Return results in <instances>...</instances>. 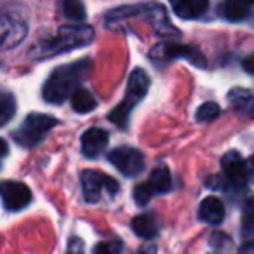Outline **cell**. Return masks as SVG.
Instances as JSON below:
<instances>
[{"instance_id":"cell-3","label":"cell","mask_w":254,"mask_h":254,"mask_svg":"<svg viewBox=\"0 0 254 254\" xmlns=\"http://www.w3.org/2000/svg\"><path fill=\"white\" fill-rule=\"evenodd\" d=\"M141 14L150 25L155 28V32L162 37H180V32L173 26V23L167 18L166 9L160 4H146V5H132V7H120L112 11L106 16V23L112 25V23L124 21L127 18H134V16Z\"/></svg>"},{"instance_id":"cell-19","label":"cell","mask_w":254,"mask_h":254,"mask_svg":"<svg viewBox=\"0 0 254 254\" xmlns=\"http://www.w3.org/2000/svg\"><path fill=\"white\" fill-rule=\"evenodd\" d=\"M96 99L92 98V94L85 89H78L73 96H71V106L77 113H89L96 108Z\"/></svg>"},{"instance_id":"cell-11","label":"cell","mask_w":254,"mask_h":254,"mask_svg":"<svg viewBox=\"0 0 254 254\" xmlns=\"http://www.w3.org/2000/svg\"><path fill=\"white\" fill-rule=\"evenodd\" d=\"M82 153L87 159H96L99 157L108 146V132L101 127H91L82 134L80 139Z\"/></svg>"},{"instance_id":"cell-13","label":"cell","mask_w":254,"mask_h":254,"mask_svg":"<svg viewBox=\"0 0 254 254\" xmlns=\"http://www.w3.org/2000/svg\"><path fill=\"white\" fill-rule=\"evenodd\" d=\"M198 218L204 223H209V225H219L225 218V205L214 195L205 197L200 202V207H198Z\"/></svg>"},{"instance_id":"cell-21","label":"cell","mask_w":254,"mask_h":254,"mask_svg":"<svg viewBox=\"0 0 254 254\" xmlns=\"http://www.w3.org/2000/svg\"><path fill=\"white\" fill-rule=\"evenodd\" d=\"M14 112H16V101L12 98V94L2 92V96H0V126H5L14 117Z\"/></svg>"},{"instance_id":"cell-9","label":"cell","mask_w":254,"mask_h":254,"mask_svg":"<svg viewBox=\"0 0 254 254\" xmlns=\"http://www.w3.org/2000/svg\"><path fill=\"white\" fill-rule=\"evenodd\" d=\"M221 167L225 180L228 181L232 187L242 188L246 185V181L249 180L247 174V160H244L240 157V153L237 152H228L221 159Z\"/></svg>"},{"instance_id":"cell-32","label":"cell","mask_w":254,"mask_h":254,"mask_svg":"<svg viewBox=\"0 0 254 254\" xmlns=\"http://www.w3.org/2000/svg\"><path fill=\"white\" fill-rule=\"evenodd\" d=\"M247 2H249V4H254V0H247Z\"/></svg>"},{"instance_id":"cell-30","label":"cell","mask_w":254,"mask_h":254,"mask_svg":"<svg viewBox=\"0 0 254 254\" xmlns=\"http://www.w3.org/2000/svg\"><path fill=\"white\" fill-rule=\"evenodd\" d=\"M247 174H249V180L254 181V155L247 160Z\"/></svg>"},{"instance_id":"cell-12","label":"cell","mask_w":254,"mask_h":254,"mask_svg":"<svg viewBox=\"0 0 254 254\" xmlns=\"http://www.w3.org/2000/svg\"><path fill=\"white\" fill-rule=\"evenodd\" d=\"M26 32H28V28L21 19L5 14L2 18V47L11 49V47L18 46L26 37Z\"/></svg>"},{"instance_id":"cell-4","label":"cell","mask_w":254,"mask_h":254,"mask_svg":"<svg viewBox=\"0 0 254 254\" xmlns=\"http://www.w3.org/2000/svg\"><path fill=\"white\" fill-rule=\"evenodd\" d=\"M148 87H150L148 75H146L141 68H136L131 73V77H129V82H127L126 98H124V101L110 113V120L115 122L119 127H126L127 117H129L131 110L134 108L136 103H139L145 98V94L148 92Z\"/></svg>"},{"instance_id":"cell-25","label":"cell","mask_w":254,"mask_h":254,"mask_svg":"<svg viewBox=\"0 0 254 254\" xmlns=\"http://www.w3.org/2000/svg\"><path fill=\"white\" fill-rule=\"evenodd\" d=\"M120 251H122L120 240H106V242H99L92 254H120Z\"/></svg>"},{"instance_id":"cell-16","label":"cell","mask_w":254,"mask_h":254,"mask_svg":"<svg viewBox=\"0 0 254 254\" xmlns=\"http://www.w3.org/2000/svg\"><path fill=\"white\" fill-rule=\"evenodd\" d=\"M251 4L247 0H223L219 5V12L226 21H242L249 16Z\"/></svg>"},{"instance_id":"cell-15","label":"cell","mask_w":254,"mask_h":254,"mask_svg":"<svg viewBox=\"0 0 254 254\" xmlns=\"http://www.w3.org/2000/svg\"><path fill=\"white\" fill-rule=\"evenodd\" d=\"M171 7L180 18L195 19L200 18L209 5V0H169Z\"/></svg>"},{"instance_id":"cell-2","label":"cell","mask_w":254,"mask_h":254,"mask_svg":"<svg viewBox=\"0 0 254 254\" xmlns=\"http://www.w3.org/2000/svg\"><path fill=\"white\" fill-rule=\"evenodd\" d=\"M92 37H94V30L91 26H61L54 37L40 40L33 47L32 56L35 60H46V58L56 56L66 51L78 49V47L91 44Z\"/></svg>"},{"instance_id":"cell-7","label":"cell","mask_w":254,"mask_h":254,"mask_svg":"<svg viewBox=\"0 0 254 254\" xmlns=\"http://www.w3.org/2000/svg\"><path fill=\"white\" fill-rule=\"evenodd\" d=\"M108 160L129 178H134L145 169V155L139 150L131 146H119L113 152H110Z\"/></svg>"},{"instance_id":"cell-17","label":"cell","mask_w":254,"mask_h":254,"mask_svg":"<svg viewBox=\"0 0 254 254\" xmlns=\"http://www.w3.org/2000/svg\"><path fill=\"white\" fill-rule=\"evenodd\" d=\"M131 228L141 239H153L159 233V223L152 214H139L131 221Z\"/></svg>"},{"instance_id":"cell-27","label":"cell","mask_w":254,"mask_h":254,"mask_svg":"<svg viewBox=\"0 0 254 254\" xmlns=\"http://www.w3.org/2000/svg\"><path fill=\"white\" fill-rule=\"evenodd\" d=\"M211 244L214 247H223L225 244H230V239L226 235H223V233H212L211 235Z\"/></svg>"},{"instance_id":"cell-18","label":"cell","mask_w":254,"mask_h":254,"mask_svg":"<svg viewBox=\"0 0 254 254\" xmlns=\"http://www.w3.org/2000/svg\"><path fill=\"white\" fill-rule=\"evenodd\" d=\"M150 187L153 188L155 193H166V191L171 190L173 187V180H171V173L167 167H157L152 174H150V180H148Z\"/></svg>"},{"instance_id":"cell-5","label":"cell","mask_w":254,"mask_h":254,"mask_svg":"<svg viewBox=\"0 0 254 254\" xmlns=\"http://www.w3.org/2000/svg\"><path fill=\"white\" fill-rule=\"evenodd\" d=\"M58 120L54 117L42 115V113H30L25 119V122L21 124L18 131L14 132V139L25 148H32V146L39 145L47 132L58 126Z\"/></svg>"},{"instance_id":"cell-10","label":"cell","mask_w":254,"mask_h":254,"mask_svg":"<svg viewBox=\"0 0 254 254\" xmlns=\"http://www.w3.org/2000/svg\"><path fill=\"white\" fill-rule=\"evenodd\" d=\"M2 200L9 211H21L32 200V191L25 183L19 181H4L2 183Z\"/></svg>"},{"instance_id":"cell-24","label":"cell","mask_w":254,"mask_h":254,"mask_svg":"<svg viewBox=\"0 0 254 254\" xmlns=\"http://www.w3.org/2000/svg\"><path fill=\"white\" fill-rule=\"evenodd\" d=\"M153 188L150 187V183L146 181V183H141L138 185V187L134 188V200L138 205H146L150 202V198L153 197Z\"/></svg>"},{"instance_id":"cell-28","label":"cell","mask_w":254,"mask_h":254,"mask_svg":"<svg viewBox=\"0 0 254 254\" xmlns=\"http://www.w3.org/2000/svg\"><path fill=\"white\" fill-rule=\"evenodd\" d=\"M242 66L246 71H249V73H254V54H251V56H247L246 60L242 61Z\"/></svg>"},{"instance_id":"cell-20","label":"cell","mask_w":254,"mask_h":254,"mask_svg":"<svg viewBox=\"0 0 254 254\" xmlns=\"http://www.w3.org/2000/svg\"><path fill=\"white\" fill-rule=\"evenodd\" d=\"M61 7H63V14L71 21H82L85 18V7L80 0H63Z\"/></svg>"},{"instance_id":"cell-6","label":"cell","mask_w":254,"mask_h":254,"mask_svg":"<svg viewBox=\"0 0 254 254\" xmlns=\"http://www.w3.org/2000/svg\"><path fill=\"white\" fill-rule=\"evenodd\" d=\"M82 190H84V198L91 204L99 200L101 191L106 190L110 195H115L119 191V183L113 178L99 173V171H84L82 173Z\"/></svg>"},{"instance_id":"cell-26","label":"cell","mask_w":254,"mask_h":254,"mask_svg":"<svg viewBox=\"0 0 254 254\" xmlns=\"http://www.w3.org/2000/svg\"><path fill=\"white\" fill-rule=\"evenodd\" d=\"M68 254H84V242L78 237H73L68 244Z\"/></svg>"},{"instance_id":"cell-1","label":"cell","mask_w":254,"mask_h":254,"mask_svg":"<svg viewBox=\"0 0 254 254\" xmlns=\"http://www.w3.org/2000/svg\"><path fill=\"white\" fill-rule=\"evenodd\" d=\"M92 68L91 60H80L71 64L56 68L47 78L42 96L47 103H63L78 91V85L89 75Z\"/></svg>"},{"instance_id":"cell-31","label":"cell","mask_w":254,"mask_h":254,"mask_svg":"<svg viewBox=\"0 0 254 254\" xmlns=\"http://www.w3.org/2000/svg\"><path fill=\"white\" fill-rule=\"evenodd\" d=\"M138 254H155V249H153V247H145V249H141Z\"/></svg>"},{"instance_id":"cell-14","label":"cell","mask_w":254,"mask_h":254,"mask_svg":"<svg viewBox=\"0 0 254 254\" xmlns=\"http://www.w3.org/2000/svg\"><path fill=\"white\" fill-rule=\"evenodd\" d=\"M228 103L237 113L244 117H254V94L247 89L235 87L228 92Z\"/></svg>"},{"instance_id":"cell-29","label":"cell","mask_w":254,"mask_h":254,"mask_svg":"<svg viewBox=\"0 0 254 254\" xmlns=\"http://www.w3.org/2000/svg\"><path fill=\"white\" fill-rule=\"evenodd\" d=\"M239 254H254V242H246L242 247H240Z\"/></svg>"},{"instance_id":"cell-8","label":"cell","mask_w":254,"mask_h":254,"mask_svg":"<svg viewBox=\"0 0 254 254\" xmlns=\"http://www.w3.org/2000/svg\"><path fill=\"white\" fill-rule=\"evenodd\" d=\"M153 60H162V61H173V60H188L190 63L197 64V66H205V61L202 54L198 53L195 47L181 46V44L174 42H164L159 44L157 47L152 49Z\"/></svg>"},{"instance_id":"cell-22","label":"cell","mask_w":254,"mask_h":254,"mask_svg":"<svg viewBox=\"0 0 254 254\" xmlns=\"http://www.w3.org/2000/svg\"><path fill=\"white\" fill-rule=\"evenodd\" d=\"M219 112H221L219 105H216V103H204L202 106H198L195 119L198 122H212V120L219 117Z\"/></svg>"},{"instance_id":"cell-23","label":"cell","mask_w":254,"mask_h":254,"mask_svg":"<svg viewBox=\"0 0 254 254\" xmlns=\"http://www.w3.org/2000/svg\"><path fill=\"white\" fill-rule=\"evenodd\" d=\"M244 232H254V198H249L242 209Z\"/></svg>"}]
</instances>
